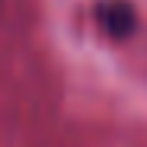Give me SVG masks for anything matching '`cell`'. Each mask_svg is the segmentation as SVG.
Segmentation results:
<instances>
[{"mask_svg": "<svg viewBox=\"0 0 147 147\" xmlns=\"http://www.w3.org/2000/svg\"><path fill=\"white\" fill-rule=\"evenodd\" d=\"M99 22L102 32L112 38H125L134 32V10L125 3V0H109V3L99 7Z\"/></svg>", "mask_w": 147, "mask_h": 147, "instance_id": "6da1fadb", "label": "cell"}]
</instances>
